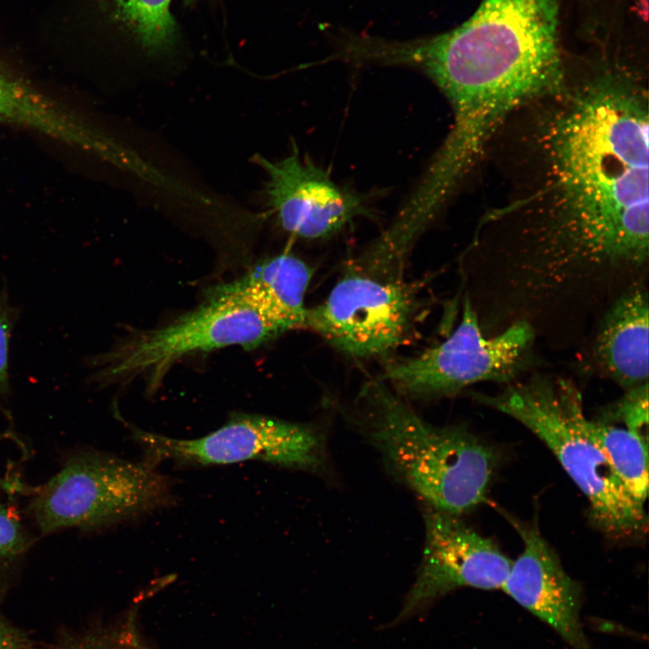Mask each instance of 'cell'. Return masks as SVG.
<instances>
[{
    "mask_svg": "<svg viewBox=\"0 0 649 649\" xmlns=\"http://www.w3.org/2000/svg\"><path fill=\"white\" fill-rule=\"evenodd\" d=\"M501 193L464 252L477 291L546 328L595 320L648 281L649 94L603 65L512 113L490 139Z\"/></svg>",
    "mask_w": 649,
    "mask_h": 649,
    "instance_id": "1",
    "label": "cell"
},
{
    "mask_svg": "<svg viewBox=\"0 0 649 649\" xmlns=\"http://www.w3.org/2000/svg\"><path fill=\"white\" fill-rule=\"evenodd\" d=\"M556 0H481L462 24L438 35L390 41V65L416 68L434 84L527 102L563 81Z\"/></svg>",
    "mask_w": 649,
    "mask_h": 649,
    "instance_id": "2",
    "label": "cell"
},
{
    "mask_svg": "<svg viewBox=\"0 0 649 649\" xmlns=\"http://www.w3.org/2000/svg\"><path fill=\"white\" fill-rule=\"evenodd\" d=\"M352 425L425 506L462 516L487 499L498 455L462 425H434L383 379L360 390Z\"/></svg>",
    "mask_w": 649,
    "mask_h": 649,
    "instance_id": "3",
    "label": "cell"
},
{
    "mask_svg": "<svg viewBox=\"0 0 649 649\" xmlns=\"http://www.w3.org/2000/svg\"><path fill=\"white\" fill-rule=\"evenodd\" d=\"M472 397L544 443L585 495L590 518L600 532L614 539L645 533L644 506L628 493L593 439L581 394L571 379L534 372L497 393L473 392Z\"/></svg>",
    "mask_w": 649,
    "mask_h": 649,
    "instance_id": "4",
    "label": "cell"
},
{
    "mask_svg": "<svg viewBox=\"0 0 649 649\" xmlns=\"http://www.w3.org/2000/svg\"><path fill=\"white\" fill-rule=\"evenodd\" d=\"M290 330L255 306L210 288L204 302L172 322L129 332L87 357V382L105 388L144 377L153 390L184 357L231 346L254 348Z\"/></svg>",
    "mask_w": 649,
    "mask_h": 649,
    "instance_id": "5",
    "label": "cell"
},
{
    "mask_svg": "<svg viewBox=\"0 0 649 649\" xmlns=\"http://www.w3.org/2000/svg\"><path fill=\"white\" fill-rule=\"evenodd\" d=\"M149 461L80 450L36 493L27 513L45 535L75 528L91 531L172 503L169 480Z\"/></svg>",
    "mask_w": 649,
    "mask_h": 649,
    "instance_id": "6",
    "label": "cell"
},
{
    "mask_svg": "<svg viewBox=\"0 0 649 649\" xmlns=\"http://www.w3.org/2000/svg\"><path fill=\"white\" fill-rule=\"evenodd\" d=\"M536 343L524 324L485 335L464 297L461 322L447 339L391 363L381 379L399 395L423 398L447 397L480 382L508 384L534 367Z\"/></svg>",
    "mask_w": 649,
    "mask_h": 649,
    "instance_id": "7",
    "label": "cell"
},
{
    "mask_svg": "<svg viewBox=\"0 0 649 649\" xmlns=\"http://www.w3.org/2000/svg\"><path fill=\"white\" fill-rule=\"evenodd\" d=\"M417 307L405 278L349 266L327 297L306 309L304 328L352 357L382 356L405 342Z\"/></svg>",
    "mask_w": 649,
    "mask_h": 649,
    "instance_id": "8",
    "label": "cell"
},
{
    "mask_svg": "<svg viewBox=\"0 0 649 649\" xmlns=\"http://www.w3.org/2000/svg\"><path fill=\"white\" fill-rule=\"evenodd\" d=\"M146 460L182 464L219 465L261 461L315 470L324 458L322 434L314 427L254 414H236L224 425L195 439H176L132 429Z\"/></svg>",
    "mask_w": 649,
    "mask_h": 649,
    "instance_id": "9",
    "label": "cell"
},
{
    "mask_svg": "<svg viewBox=\"0 0 649 649\" xmlns=\"http://www.w3.org/2000/svg\"><path fill=\"white\" fill-rule=\"evenodd\" d=\"M461 516L425 507L422 560L394 623L420 614L458 588L502 589L513 561Z\"/></svg>",
    "mask_w": 649,
    "mask_h": 649,
    "instance_id": "10",
    "label": "cell"
},
{
    "mask_svg": "<svg viewBox=\"0 0 649 649\" xmlns=\"http://www.w3.org/2000/svg\"><path fill=\"white\" fill-rule=\"evenodd\" d=\"M267 175L265 192L281 228L306 240L323 239L339 232L370 210L357 193L337 185L323 169L303 160L296 144L280 160L257 156Z\"/></svg>",
    "mask_w": 649,
    "mask_h": 649,
    "instance_id": "11",
    "label": "cell"
},
{
    "mask_svg": "<svg viewBox=\"0 0 649 649\" xmlns=\"http://www.w3.org/2000/svg\"><path fill=\"white\" fill-rule=\"evenodd\" d=\"M523 551L502 587L517 604L552 627L572 649H593L583 631L580 585L535 524H516Z\"/></svg>",
    "mask_w": 649,
    "mask_h": 649,
    "instance_id": "12",
    "label": "cell"
},
{
    "mask_svg": "<svg viewBox=\"0 0 649 649\" xmlns=\"http://www.w3.org/2000/svg\"><path fill=\"white\" fill-rule=\"evenodd\" d=\"M648 283L613 301L580 346L579 369L623 390L648 382Z\"/></svg>",
    "mask_w": 649,
    "mask_h": 649,
    "instance_id": "13",
    "label": "cell"
},
{
    "mask_svg": "<svg viewBox=\"0 0 649 649\" xmlns=\"http://www.w3.org/2000/svg\"><path fill=\"white\" fill-rule=\"evenodd\" d=\"M311 277L312 270L306 262L290 254H279L213 289L255 306L293 330L304 328L307 309L305 297Z\"/></svg>",
    "mask_w": 649,
    "mask_h": 649,
    "instance_id": "14",
    "label": "cell"
},
{
    "mask_svg": "<svg viewBox=\"0 0 649 649\" xmlns=\"http://www.w3.org/2000/svg\"><path fill=\"white\" fill-rule=\"evenodd\" d=\"M589 429L626 489L644 506L648 493V437L597 418L589 419Z\"/></svg>",
    "mask_w": 649,
    "mask_h": 649,
    "instance_id": "15",
    "label": "cell"
},
{
    "mask_svg": "<svg viewBox=\"0 0 649 649\" xmlns=\"http://www.w3.org/2000/svg\"><path fill=\"white\" fill-rule=\"evenodd\" d=\"M121 16L142 47L150 52L168 49L176 25L169 12L170 0H114Z\"/></svg>",
    "mask_w": 649,
    "mask_h": 649,
    "instance_id": "16",
    "label": "cell"
},
{
    "mask_svg": "<svg viewBox=\"0 0 649 649\" xmlns=\"http://www.w3.org/2000/svg\"><path fill=\"white\" fill-rule=\"evenodd\" d=\"M49 114V104L43 96L0 72V123H18L40 129Z\"/></svg>",
    "mask_w": 649,
    "mask_h": 649,
    "instance_id": "17",
    "label": "cell"
},
{
    "mask_svg": "<svg viewBox=\"0 0 649 649\" xmlns=\"http://www.w3.org/2000/svg\"><path fill=\"white\" fill-rule=\"evenodd\" d=\"M596 418L647 436L648 382L624 390V394L604 407Z\"/></svg>",
    "mask_w": 649,
    "mask_h": 649,
    "instance_id": "18",
    "label": "cell"
},
{
    "mask_svg": "<svg viewBox=\"0 0 649 649\" xmlns=\"http://www.w3.org/2000/svg\"><path fill=\"white\" fill-rule=\"evenodd\" d=\"M28 536L19 518L0 502V568L7 567L24 554Z\"/></svg>",
    "mask_w": 649,
    "mask_h": 649,
    "instance_id": "19",
    "label": "cell"
},
{
    "mask_svg": "<svg viewBox=\"0 0 649 649\" xmlns=\"http://www.w3.org/2000/svg\"><path fill=\"white\" fill-rule=\"evenodd\" d=\"M18 318V309L12 305L8 290L0 291V398L8 396L10 387L9 350L14 327Z\"/></svg>",
    "mask_w": 649,
    "mask_h": 649,
    "instance_id": "20",
    "label": "cell"
},
{
    "mask_svg": "<svg viewBox=\"0 0 649 649\" xmlns=\"http://www.w3.org/2000/svg\"><path fill=\"white\" fill-rule=\"evenodd\" d=\"M0 649H40L21 629L0 615Z\"/></svg>",
    "mask_w": 649,
    "mask_h": 649,
    "instance_id": "21",
    "label": "cell"
},
{
    "mask_svg": "<svg viewBox=\"0 0 649 649\" xmlns=\"http://www.w3.org/2000/svg\"><path fill=\"white\" fill-rule=\"evenodd\" d=\"M465 295L467 296L466 293H465ZM467 297H468V296H467ZM469 299H470V297H469ZM470 301H471V299H470ZM471 305H472V303H471ZM472 306H473V305H472ZM473 308H474V310L476 311V309H475L474 306H473ZM476 313H477V315H478V316H479V319H480L482 326H483L487 331L491 332V333H498V332H500V331H502V330H504V329L507 328V327H506V328H504V329H496V328L489 325L487 323H485V322L481 319V317L479 315V314H478L477 311H476ZM597 321H598V320H597ZM595 324H596V323H595ZM509 326H510V325H509ZM507 327H508V326H507ZM529 328H530V327H529ZM590 332H589V333H590ZM533 333H534V332H533ZM588 334H587V335H588ZM587 335H586V336H587ZM586 336H585L581 341H580V342H578V343H573V344L555 345V344L546 343H544V342H543V343H544L547 347H549V348H551V349H554V350L571 349V348H574V347H577L578 345H580V344L584 341V339L586 338ZM535 338H536V336H535ZM536 340H537V341H540V340L537 339V338H536ZM541 342H542V341H541Z\"/></svg>",
    "mask_w": 649,
    "mask_h": 649,
    "instance_id": "22",
    "label": "cell"
}]
</instances>
